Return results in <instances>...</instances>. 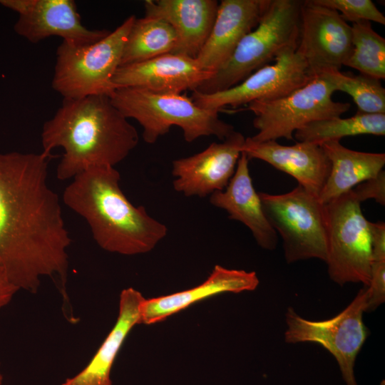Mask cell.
Returning a JSON list of instances; mask_svg holds the SVG:
<instances>
[{
    "label": "cell",
    "instance_id": "obj_16",
    "mask_svg": "<svg viewBox=\"0 0 385 385\" xmlns=\"http://www.w3.org/2000/svg\"><path fill=\"white\" fill-rule=\"evenodd\" d=\"M270 0H222L210 34L196 57L213 75L230 58L242 38L258 24Z\"/></svg>",
    "mask_w": 385,
    "mask_h": 385
},
{
    "label": "cell",
    "instance_id": "obj_26",
    "mask_svg": "<svg viewBox=\"0 0 385 385\" xmlns=\"http://www.w3.org/2000/svg\"><path fill=\"white\" fill-rule=\"evenodd\" d=\"M321 76L337 91L349 95L358 111L369 114H385V89L381 80L365 75H349L340 70L326 71Z\"/></svg>",
    "mask_w": 385,
    "mask_h": 385
},
{
    "label": "cell",
    "instance_id": "obj_30",
    "mask_svg": "<svg viewBox=\"0 0 385 385\" xmlns=\"http://www.w3.org/2000/svg\"><path fill=\"white\" fill-rule=\"evenodd\" d=\"M372 262L385 260V224L369 222Z\"/></svg>",
    "mask_w": 385,
    "mask_h": 385
},
{
    "label": "cell",
    "instance_id": "obj_14",
    "mask_svg": "<svg viewBox=\"0 0 385 385\" xmlns=\"http://www.w3.org/2000/svg\"><path fill=\"white\" fill-rule=\"evenodd\" d=\"M245 136L235 131L221 143H212L193 155L175 160L173 188L186 197H206L225 189L242 153Z\"/></svg>",
    "mask_w": 385,
    "mask_h": 385
},
{
    "label": "cell",
    "instance_id": "obj_5",
    "mask_svg": "<svg viewBox=\"0 0 385 385\" xmlns=\"http://www.w3.org/2000/svg\"><path fill=\"white\" fill-rule=\"evenodd\" d=\"M301 0H270L257 26L238 43L230 58L197 91L227 90L274 61L284 50L297 48Z\"/></svg>",
    "mask_w": 385,
    "mask_h": 385
},
{
    "label": "cell",
    "instance_id": "obj_4",
    "mask_svg": "<svg viewBox=\"0 0 385 385\" xmlns=\"http://www.w3.org/2000/svg\"><path fill=\"white\" fill-rule=\"evenodd\" d=\"M111 99L126 118H133L142 126L143 138L147 143H155L173 125L183 130L188 143L211 135L223 141L235 131L232 125L219 118L218 111L197 106L185 94L120 87Z\"/></svg>",
    "mask_w": 385,
    "mask_h": 385
},
{
    "label": "cell",
    "instance_id": "obj_17",
    "mask_svg": "<svg viewBox=\"0 0 385 385\" xmlns=\"http://www.w3.org/2000/svg\"><path fill=\"white\" fill-rule=\"evenodd\" d=\"M250 159H259L295 178L298 184L319 195L330 172V162L322 147L308 142L284 145L277 140L255 142L245 138L242 147Z\"/></svg>",
    "mask_w": 385,
    "mask_h": 385
},
{
    "label": "cell",
    "instance_id": "obj_12",
    "mask_svg": "<svg viewBox=\"0 0 385 385\" xmlns=\"http://www.w3.org/2000/svg\"><path fill=\"white\" fill-rule=\"evenodd\" d=\"M296 51L305 61L312 78L340 70L352 51L351 26L338 11L314 0L302 1Z\"/></svg>",
    "mask_w": 385,
    "mask_h": 385
},
{
    "label": "cell",
    "instance_id": "obj_31",
    "mask_svg": "<svg viewBox=\"0 0 385 385\" xmlns=\"http://www.w3.org/2000/svg\"><path fill=\"white\" fill-rule=\"evenodd\" d=\"M19 289L8 277L6 272L0 267V309L7 305Z\"/></svg>",
    "mask_w": 385,
    "mask_h": 385
},
{
    "label": "cell",
    "instance_id": "obj_11",
    "mask_svg": "<svg viewBox=\"0 0 385 385\" xmlns=\"http://www.w3.org/2000/svg\"><path fill=\"white\" fill-rule=\"evenodd\" d=\"M313 78L304 58L296 48H290L279 54L274 63L257 69L238 84L210 94L193 91L190 98L202 108L234 110L254 101L281 98Z\"/></svg>",
    "mask_w": 385,
    "mask_h": 385
},
{
    "label": "cell",
    "instance_id": "obj_18",
    "mask_svg": "<svg viewBox=\"0 0 385 385\" xmlns=\"http://www.w3.org/2000/svg\"><path fill=\"white\" fill-rule=\"evenodd\" d=\"M215 0H146L145 16L168 22L176 34L173 53L196 58L213 26Z\"/></svg>",
    "mask_w": 385,
    "mask_h": 385
},
{
    "label": "cell",
    "instance_id": "obj_9",
    "mask_svg": "<svg viewBox=\"0 0 385 385\" xmlns=\"http://www.w3.org/2000/svg\"><path fill=\"white\" fill-rule=\"evenodd\" d=\"M329 278L343 286L370 283L372 264L369 222L351 190L324 205Z\"/></svg>",
    "mask_w": 385,
    "mask_h": 385
},
{
    "label": "cell",
    "instance_id": "obj_27",
    "mask_svg": "<svg viewBox=\"0 0 385 385\" xmlns=\"http://www.w3.org/2000/svg\"><path fill=\"white\" fill-rule=\"evenodd\" d=\"M338 11L347 22L374 21L385 25V17L371 0H314Z\"/></svg>",
    "mask_w": 385,
    "mask_h": 385
},
{
    "label": "cell",
    "instance_id": "obj_6",
    "mask_svg": "<svg viewBox=\"0 0 385 385\" xmlns=\"http://www.w3.org/2000/svg\"><path fill=\"white\" fill-rule=\"evenodd\" d=\"M128 16L101 40L75 46L63 42L56 50L51 86L63 99L89 96L111 97L118 88L113 78L120 66L125 43L135 19Z\"/></svg>",
    "mask_w": 385,
    "mask_h": 385
},
{
    "label": "cell",
    "instance_id": "obj_28",
    "mask_svg": "<svg viewBox=\"0 0 385 385\" xmlns=\"http://www.w3.org/2000/svg\"><path fill=\"white\" fill-rule=\"evenodd\" d=\"M366 312L376 309L385 301V260L372 262Z\"/></svg>",
    "mask_w": 385,
    "mask_h": 385
},
{
    "label": "cell",
    "instance_id": "obj_22",
    "mask_svg": "<svg viewBox=\"0 0 385 385\" xmlns=\"http://www.w3.org/2000/svg\"><path fill=\"white\" fill-rule=\"evenodd\" d=\"M331 165L319 199L327 204L351 190L359 183L376 177L385 165V154L351 150L334 140L321 145Z\"/></svg>",
    "mask_w": 385,
    "mask_h": 385
},
{
    "label": "cell",
    "instance_id": "obj_7",
    "mask_svg": "<svg viewBox=\"0 0 385 385\" xmlns=\"http://www.w3.org/2000/svg\"><path fill=\"white\" fill-rule=\"evenodd\" d=\"M258 193L269 223L282 239L286 262H326L327 222L319 197L299 184L284 194Z\"/></svg>",
    "mask_w": 385,
    "mask_h": 385
},
{
    "label": "cell",
    "instance_id": "obj_21",
    "mask_svg": "<svg viewBox=\"0 0 385 385\" xmlns=\"http://www.w3.org/2000/svg\"><path fill=\"white\" fill-rule=\"evenodd\" d=\"M144 299L139 291L132 287L122 290L114 327L88 365L61 385H112V366L125 338L139 324L140 307Z\"/></svg>",
    "mask_w": 385,
    "mask_h": 385
},
{
    "label": "cell",
    "instance_id": "obj_13",
    "mask_svg": "<svg viewBox=\"0 0 385 385\" xmlns=\"http://www.w3.org/2000/svg\"><path fill=\"white\" fill-rule=\"evenodd\" d=\"M0 4L19 14L14 29L33 43L55 36L69 45L81 46L95 43L110 33L86 28L72 0H0Z\"/></svg>",
    "mask_w": 385,
    "mask_h": 385
},
{
    "label": "cell",
    "instance_id": "obj_23",
    "mask_svg": "<svg viewBox=\"0 0 385 385\" xmlns=\"http://www.w3.org/2000/svg\"><path fill=\"white\" fill-rule=\"evenodd\" d=\"M175 43V32L168 22L148 16L135 18L125 43L120 66L172 53Z\"/></svg>",
    "mask_w": 385,
    "mask_h": 385
},
{
    "label": "cell",
    "instance_id": "obj_29",
    "mask_svg": "<svg viewBox=\"0 0 385 385\" xmlns=\"http://www.w3.org/2000/svg\"><path fill=\"white\" fill-rule=\"evenodd\" d=\"M352 192L361 203V202L374 199L377 203L385 205V172L383 170L376 177L368 179L352 190Z\"/></svg>",
    "mask_w": 385,
    "mask_h": 385
},
{
    "label": "cell",
    "instance_id": "obj_19",
    "mask_svg": "<svg viewBox=\"0 0 385 385\" xmlns=\"http://www.w3.org/2000/svg\"><path fill=\"white\" fill-rule=\"evenodd\" d=\"M259 282L255 272L227 269L217 265L208 277L193 288L169 295L144 299L140 307L139 324L160 322L197 302L221 293L253 291Z\"/></svg>",
    "mask_w": 385,
    "mask_h": 385
},
{
    "label": "cell",
    "instance_id": "obj_25",
    "mask_svg": "<svg viewBox=\"0 0 385 385\" xmlns=\"http://www.w3.org/2000/svg\"><path fill=\"white\" fill-rule=\"evenodd\" d=\"M352 51L344 66L379 80L385 78V39L369 21L351 25Z\"/></svg>",
    "mask_w": 385,
    "mask_h": 385
},
{
    "label": "cell",
    "instance_id": "obj_32",
    "mask_svg": "<svg viewBox=\"0 0 385 385\" xmlns=\"http://www.w3.org/2000/svg\"><path fill=\"white\" fill-rule=\"evenodd\" d=\"M3 380H4V377H3V375L1 374V373L0 371V385L2 384Z\"/></svg>",
    "mask_w": 385,
    "mask_h": 385
},
{
    "label": "cell",
    "instance_id": "obj_24",
    "mask_svg": "<svg viewBox=\"0 0 385 385\" xmlns=\"http://www.w3.org/2000/svg\"><path fill=\"white\" fill-rule=\"evenodd\" d=\"M359 135H385V114H369L357 111L349 118L336 117L311 122L296 130L293 137L298 142L322 145L339 141L344 137Z\"/></svg>",
    "mask_w": 385,
    "mask_h": 385
},
{
    "label": "cell",
    "instance_id": "obj_10",
    "mask_svg": "<svg viewBox=\"0 0 385 385\" xmlns=\"http://www.w3.org/2000/svg\"><path fill=\"white\" fill-rule=\"evenodd\" d=\"M369 292L364 286L352 302L339 314L323 321L300 317L289 307L285 314L287 343L312 342L322 345L337 360L346 385H357L354 373L355 361L368 336L363 322Z\"/></svg>",
    "mask_w": 385,
    "mask_h": 385
},
{
    "label": "cell",
    "instance_id": "obj_8",
    "mask_svg": "<svg viewBox=\"0 0 385 385\" xmlns=\"http://www.w3.org/2000/svg\"><path fill=\"white\" fill-rule=\"evenodd\" d=\"M331 84L321 76L312 79L292 93L270 100H257L234 111H250L255 115L257 133L250 137L255 142L293 140L294 132L319 120L341 117L350 108L348 103L334 101Z\"/></svg>",
    "mask_w": 385,
    "mask_h": 385
},
{
    "label": "cell",
    "instance_id": "obj_1",
    "mask_svg": "<svg viewBox=\"0 0 385 385\" xmlns=\"http://www.w3.org/2000/svg\"><path fill=\"white\" fill-rule=\"evenodd\" d=\"M52 154L0 153V267L19 289L43 277L63 285L71 243L58 195L47 182Z\"/></svg>",
    "mask_w": 385,
    "mask_h": 385
},
{
    "label": "cell",
    "instance_id": "obj_2",
    "mask_svg": "<svg viewBox=\"0 0 385 385\" xmlns=\"http://www.w3.org/2000/svg\"><path fill=\"white\" fill-rule=\"evenodd\" d=\"M43 152L62 148L56 168L60 180L73 178L96 166L114 167L137 146L135 128L106 96L63 99L41 133Z\"/></svg>",
    "mask_w": 385,
    "mask_h": 385
},
{
    "label": "cell",
    "instance_id": "obj_15",
    "mask_svg": "<svg viewBox=\"0 0 385 385\" xmlns=\"http://www.w3.org/2000/svg\"><path fill=\"white\" fill-rule=\"evenodd\" d=\"M213 76L195 58L169 53L118 67L113 82L118 87H135L157 93H182L197 90Z\"/></svg>",
    "mask_w": 385,
    "mask_h": 385
},
{
    "label": "cell",
    "instance_id": "obj_3",
    "mask_svg": "<svg viewBox=\"0 0 385 385\" xmlns=\"http://www.w3.org/2000/svg\"><path fill=\"white\" fill-rule=\"evenodd\" d=\"M120 175L113 166L91 168L73 178L63 201L88 224L103 250L123 255L153 250L167 235V227L143 206L133 205L120 187Z\"/></svg>",
    "mask_w": 385,
    "mask_h": 385
},
{
    "label": "cell",
    "instance_id": "obj_20",
    "mask_svg": "<svg viewBox=\"0 0 385 385\" xmlns=\"http://www.w3.org/2000/svg\"><path fill=\"white\" fill-rule=\"evenodd\" d=\"M248 162L249 158L242 152L228 185L224 190L211 194L210 202L225 210L230 219L247 226L262 248L274 250L278 242L277 233L265 215L259 193L252 184Z\"/></svg>",
    "mask_w": 385,
    "mask_h": 385
}]
</instances>
